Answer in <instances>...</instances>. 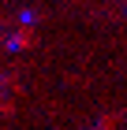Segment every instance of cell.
I'll return each instance as SVG.
<instances>
[{
	"instance_id": "cell-1",
	"label": "cell",
	"mask_w": 127,
	"mask_h": 130,
	"mask_svg": "<svg viewBox=\"0 0 127 130\" xmlns=\"http://www.w3.org/2000/svg\"><path fill=\"white\" fill-rule=\"evenodd\" d=\"M11 48L15 52H22V48H30V45H34V30H30V26H22L19 34H11V41H8Z\"/></svg>"
}]
</instances>
